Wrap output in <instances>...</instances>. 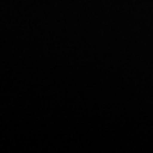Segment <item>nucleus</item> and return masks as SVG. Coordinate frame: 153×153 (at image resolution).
I'll return each mask as SVG.
<instances>
[]
</instances>
